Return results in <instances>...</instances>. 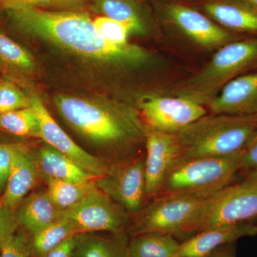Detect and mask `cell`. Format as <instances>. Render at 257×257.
<instances>
[{
  "label": "cell",
  "instance_id": "cell-1",
  "mask_svg": "<svg viewBox=\"0 0 257 257\" xmlns=\"http://www.w3.org/2000/svg\"><path fill=\"white\" fill-rule=\"evenodd\" d=\"M10 28L22 36L46 42L86 61L108 68L145 65L151 55L143 47L118 46L105 40L89 15L75 10L40 8L1 10Z\"/></svg>",
  "mask_w": 257,
  "mask_h": 257
},
{
  "label": "cell",
  "instance_id": "cell-2",
  "mask_svg": "<svg viewBox=\"0 0 257 257\" xmlns=\"http://www.w3.org/2000/svg\"><path fill=\"white\" fill-rule=\"evenodd\" d=\"M56 109L85 143L84 150L114 165L145 151L147 126L138 108L105 97L57 94Z\"/></svg>",
  "mask_w": 257,
  "mask_h": 257
},
{
  "label": "cell",
  "instance_id": "cell-3",
  "mask_svg": "<svg viewBox=\"0 0 257 257\" xmlns=\"http://www.w3.org/2000/svg\"><path fill=\"white\" fill-rule=\"evenodd\" d=\"M256 131L257 116L207 114L175 134L178 159L234 156Z\"/></svg>",
  "mask_w": 257,
  "mask_h": 257
},
{
  "label": "cell",
  "instance_id": "cell-4",
  "mask_svg": "<svg viewBox=\"0 0 257 257\" xmlns=\"http://www.w3.org/2000/svg\"><path fill=\"white\" fill-rule=\"evenodd\" d=\"M242 152L228 157L177 159L166 176L157 197H209L233 183L236 173L241 171Z\"/></svg>",
  "mask_w": 257,
  "mask_h": 257
},
{
  "label": "cell",
  "instance_id": "cell-5",
  "mask_svg": "<svg viewBox=\"0 0 257 257\" xmlns=\"http://www.w3.org/2000/svg\"><path fill=\"white\" fill-rule=\"evenodd\" d=\"M257 65V38L235 40L219 48L199 72L181 87L179 96L204 105L227 83Z\"/></svg>",
  "mask_w": 257,
  "mask_h": 257
},
{
  "label": "cell",
  "instance_id": "cell-6",
  "mask_svg": "<svg viewBox=\"0 0 257 257\" xmlns=\"http://www.w3.org/2000/svg\"><path fill=\"white\" fill-rule=\"evenodd\" d=\"M257 220V183L243 179L211 194L193 219L188 234L216 226Z\"/></svg>",
  "mask_w": 257,
  "mask_h": 257
},
{
  "label": "cell",
  "instance_id": "cell-7",
  "mask_svg": "<svg viewBox=\"0 0 257 257\" xmlns=\"http://www.w3.org/2000/svg\"><path fill=\"white\" fill-rule=\"evenodd\" d=\"M207 197L191 195L160 196L131 214L128 236L157 232L173 236L188 235L193 219Z\"/></svg>",
  "mask_w": 257,
  "mask_h": 257
},
{
  "label": "cell",
  "instance_id": "cell-8",
  "mask_svg": "<svg viewBox=\"0 0 257 257\" xmlns=\"http://www.w3.org/2000/svg\"><path fill=\"white\" fill-rule=\"evenodd\" d=\"M60 216L75 224L81 234L107 231L127 238L132 216L124 208L96 189L78 204L61 211Z\"/></svg>",
  "mask_w": 257,
  "mask_h": 257
},
{
  "label": "cell",
  "instance_id": "cell-9",
  "mask_svg": "<svg viewBox=\"0 0 257 257\" xmlns=\"http://www.w3.org/2000/svg\"><path fill=\"white\" fill-rule=\"evenodd\" d=\"M104 192L130 214L147 204L145 179V151L133 160L110 166L105 175L95 179Z\"/></svg>",
  "mask_w": 257,
  "mask_h": 257
},
{
  "label": "cell",
  "instance_id": "cell-10",
  "mask_svg": "<svg viewBox=\"0 0 257 257\" xmlns=\"http://www.w3.org/2000/svg\"><path fill=\"white\" fill-rule=\"evenodd\" d=\"M138 109L147 127L174 135L207 114L204 105L181 96H145Z\"/></svg>",
  "mask_w": 257,
  "mask_h": 257
},
{
  "label": "cell",
  "instance_id": "cell-11",
  "mask_svg": "<svg viewBox=\"0 0 257 257\" xmlns=\"http://www.w3.org/2000/svg\"><path fill=\"white\" fill-rule=\"evenodd\" d=\"M30 96L31 106L36 112L40 123V139L96 178L105 175L111 165L91 155L76 143L57 124L38 94L32 92Z\"/></svg>",
  "mask_w": 257,
  "mask_h": 257
},
{
  "label": "cell",
  "instance_id": "cell-12",
  "mask_svg": "<svg viewBox=\"0 0 257 257\" xmlns=\"http://www.w3.org/2000/svg\"><path fill=\"white\" fill-rule=\"evenodd\" d=\"M179 148L174 134L147 127L145 141V179L147 200L158 196L165 177L175 161Z\"/></svg>",
  "mask_w": 257,
  "mask_h": 257
},
{
  "label": "cell",
  "instance_id": "cell-13",
  "mask_svg": "<svg viewBox=\"0 0 257 257\" xmlns=\"http://www.w3.org/2000/svg\"><path fill=\"white\" fill-rule=\"evenodd\" d=\"M166 14L184 35L205 48L224 46L237 37L216 25L211 18L196 10L181 5H168Z\"/></svg>",
  "mask_w": 257,
  "mask_h": 257
},
{
  "label": "cell",
  "instance_id": "cell-14",
  "mask_svg": "<svg viewBox=\"0 0 257 257\" xmlns=\"http://www.w3.org/2000/svg\"><path fill=\"white\" fill-rule=\"evenodd\" d=\"M257 236L255 221L224 225L202 230L180 243L173 257H208L224 245L234 243L241 238Z\"/></svg>",
  "mask_w": 257,
  "mask_h": 257
},
{
  "label": "cell",
  "instance_id": "cell-15",
  "mask_svg": "<svg viewBox=\"0 0 257 257\" xmlns=\"http://www.w3.org/2000/svg\"><path fill=\"white\" fill-rule=\"evenodd\" d=\"M207 106L214 114L257 116V72L227 83Z\"/></svg>",
  "mask_w": 257,
  "mask_h": 257
},
{
  "label": "cell",
  "instance_id": "cell-16",
  "mask_svg": "<svg viewBox=\"0 0 257 257\" xmlns=\"http://www.w3.org/2000/svg\"><path fill=\"white\" fill-rule=\"evenodd\" d=\"M41 178L35 155L29 146L19 155L10 171L0 204L16 210L22 200L30 194Z\"/></svg>",
  "mask_w": 257,
  "mask_h": 257
},
{
  "label": "cell",
  "instance_id": "cell-17",
  "mask_svg": "<svg viewBox=\"0 0 257 257\" xmlns=\"http://www.w3.org/2000/svg\"><path fill=\"white\" fill-rule=\"evenodd\" d=\"M37 72L31 52L0 28V75L25 87Z\"/></svg>",
  "mask_w": 257,
  "mask_h": 257
},
{
  "label": "cell",
  "instance_id": "cell-18",
  "mask_svg": "<svg viewBox=\"0 0 257 257\" xmlns=\"http://www.w3.org/2000/svg\"><path fill=\"white\" fill-rule=\"evenodd\" d=\"M32 150L40 176L44 180L52 179L83 183L96 179L47 144Z\"/></svg>",
  "mask_w": 257,
  "mask_h": 257
},
{
  "label": "cell",
  "instance_id": "cell-19",
  "mask_svg": "<svg viewBox=\"0 0 257 257\" xmlns=\"http://www.w3.org/2000/svg\"><path fill=\"white\" fill-rule=\"evenodd\" d=\"M211 20L234 31L257 32V10L241 0H211L203 6Z\"/></svg>",
  "mask_w": 257,
  "mask_h": 257
},
{
  "label": "cell",
  "instance_id": "cell-20",
  "mask_svg": "<svg viewBox=\"0 0 257 257\" xmlns=\"http://www.w3.org/2000/svg\"><path fill=\"white\" fill-rule=\"evenodd\" d=\"M19 226L29 235L35 234L60 218L47 192H31L19 204L16 210Z\"/></svg>",
  "mask_w": 257,
  "mask_h": 257
},
{
  "label": "cell",
  "instance_id": "cell-21",
  "mask_svg": "<svg viewBox=\"0 0 257 257\" xmlns=\"http://www.w3.org/2000/svg\"><path fill=\"white\" fill-rule=\"evenodd\" d=\"M94 11L124 25L130 34L143 36L147 25L138 5L133 0H95Z\"/></svg>",
  "mask_w": 257,
  "mask_h": 257
},
{
  "label": "cell",
  "instance_id": "cell-22",
  "mask_svg": "<svg viewBox=\"0 0 257 257\" xmlns=\"http://www.w3.org/2000/svg\"><path fill=\"white\" fill-rule=\"evenodd\" d=\"M81 234L77 226L68 219L60 216L45 229L29 235L28 247L32 257H44L69 236Z\"/></svg>",
  "mask_w": 257,
  "mask_h": 257
},
{
  "label": "cell",
  "instance_id": "cell-23",
  "mask_svg": "<svg viewBox=\"0 0 257 257\" xmlns=\"http://www.w3.org/2000/svg\"><path fill=\"white\" fill-rule=\"evenodd\" d=\"M179 244L172 235L144 233L130 237L127 249L130 257H173Z\"/></svg>",
  "mask_w": 257,
  "mask_h": 257
},
{
  "label": "cell",
  "instance_id": "cell-24",
  "mask_svg": "<svg viewBox=\"0 0 257 257\" xmlns=\"http://www.w3.org/2000/svg\"><path fill=\"white\" fill-rule=\"evenodd\" d=\"M127 238L103 237L93 233L80 234L72 257H130Z\"/></svg>",
  "mask_w": 257,
  "mask_h": 257
},
{
  "label": "cell",
  "instance_id": "cell-25",
  "mask_svg": "<svg viewBox=\"0 0 257 257\" xmlns=\"http://www.w3.org/2000/svg\"><path fill=\"white\" fill-rule=\"evenodd\" d=\"M47 193L57 209L65 210L78 204L96 189L95 180L83 183L66 182L58 179H45Z\"/></svg>",
  "mask_w": 257,
  "mask_h": 257
},
{
  "label": "cell",
  "instance_id": "cell-26",
  "mask_svg": "<svg viewBox=\"0 0 257 257\" xmlns=\"http://www.w3.org/2000/svg\"><path fill=\"white\" fill-rule=\"evenodd\" d=\"M0 132L26 138H40V123L31 106L0 114Z\"/></svg>",
  "mask_w": 257,
  "mask_h": 257
},
{
  "label": "cell",
  "instance_id": "cell-27",
  "mask_svg": "<svg viewBox=\"0 0 257 257\" xmlns=\"http://www.w3.org/2000/svg\"><path fill=\"white\" fill-rule=\"evenodd\" d=\"M9 78L0 75V114L31 106L30 93Z\"/></svg>",
  "mask_w": 257,
  "mask_h": 257
},
{
  "label": "cell",
  "instance_id": "cell-28",
  "mask_svg": "<svg viewBox=\"0 0 257 257\" xmlns=\"http://www.w3.org/2000/svg\"><path fill=\"white\" fill-rule=\"evenodd\" d=\"M93 20L96 28L108 42L118 46H125L130 44L128 37L130 32L122 24L104 16L96 17Z\"/></svg>",
  "mask_w": 257,
  "mask_h": 257
},
{
  "label": "cell",
  "instance_id": "cell-29",
  "mask_svg": "<svg viewBox=\"0 0 257 257\" xmlns=\"http://www.w3.org/2000/svg\"><path fill=\"white\" fill-rule=\"evenodd\" d=\"M29 146L28 144L22 142L0 143V197L4 192L10 171L15 160Z\"/></svg>",
  "mask_w": 257,
  "mask_h": 257
},
{
  "label": "cell",
  "instance_id": "cell-30",
  "mask_svg": "<svg viewBox=\"0 0 257 257\" xmlns=\"http://www.w3.org/2000/svg\"><path fill=\"white\" fill-rule=\"evenodd\" d=\"M28 232L20 227L0 249V257H32L28 247Z\"/></svg>",
  "mask_w": 257,
  "mask_h": 257
},
{
  "label": "cell",
  "instance_id": "cell-31",
  "mask_svg": "<svg viewBox=\"0 0 257 257\" xmlns=\"http://www.w3.org/2000/svg\"><path fill=\"white\" fill-rule=\"evenodd\" d=\"M19 228L16 211L0 204V249Z\"/></svg>",
  "mask_w": 257,
  "mask_h": 257
},
{
  "label": "cell",
  "instance_id": "cell-32",
  "mask_svg": "<svg viewBox=\"0 0 257 257\" xmlns=\"http://www.w3.org/2000/svg\"><path fill=\"white\" fill-rule=\"evenodd\" d=\"M57 0H0V10L45 8L57 6Z\"/></svg>",
  "mask_w": 257,
  "mask_h": 257
},
{
  "label": "cell",
  "instance_id": "cell-33",
  "mask_svg": "<svg viewBox=\"0 0 257 257\" xmlns=\"http://www.w3.org/2000/svg\"><path fill=\"white\" fill-rule=\"evenodd\" d=\"M257 168V131L243 149L240 159V170L243 172Z\"/></svg>",
  "mask_w": 257,
  "mask_h": 257
},
{
  "label": "cell",
  "instance_id": "cell-34",
  "mask_svg": "<svg viewBox=\"0 0 257 257\" xmlns=\"http://www.w3.org/2000/svg\"><path fill=\"white\" fill-rule=\"evenodd\" d=\"M80 234L73 235L52 248L44 257H72Z\"/></svg>",
  "mask_w": 257,
  "mask_h": 257
},
{
  "label": "cell",
  "instance_id": "cell-35",
  "mask_svg": "<svg viewBox=\"0 0 257 257\" xmlns=\"http://www.w3.org/2000/svg\"><path fill=\"white\" fill-rule=\"evenodd\" d=\"M87 1L88 0H57L56 7L68 10H77L85 4Z\"/></svg>",
  "mask_w": 257,
  "mask_h": 257
},
{
  "label": "cell",
  "instance_id": "cell-36",
  "mask_svg": "<svg viewBox=\"0 0 257 257\" xmlns=\"http://www.w3.org/2000/svg\"><path fill=\"white\" fill-rule=\"evenodd\" d=\"M233 243L224 245L213 251L208 257H235L234 248Z\"/></svg>",
  "mask_w": 257,
  "mask_h": 257
},
{
  "label": "cell",
  "instance_id": "cell-37",
  "mask_svg": "<svg viewBox=\"0 0 257 257\" xmlns=\"http://www.w3.org/2000/svg\"><path fill=\"white\" fill-rule=\"evenodd\" d=\"M244 179L251 181V182H256L257 183V168L246 172Z\"/></svg>",
  "mask_w": 257,
  "mask_h": 257
},
{
  "label": "cell",
  "instance_id": "cell-38",
  "mask_svg": "<svg viewBox=\"0 0 257 257\" xmlns=\"http://www.w3.org/2000/svg\"><path fill=\"white\" fill-rule=\"evenodd\" d=\"M247 4L251 5L257 10V0H241Z\"/></svg>",
  "mask_w": 257,
  "mask_h": 257
},
{
  "label": "cell",
  "instance_id": "cell-39",
  "mask_svg": "<svg viewBox=\"0 0 257 257\" xmlns=\"http://www.w3.org/2000/svg\"><path fill=\"white\" fill-rule=\"evenodd\" d=\"M177 257H178V256H177Z\"/></svg>",
  "mask_w": 257,
  "mask_h": 257
}]
</instances>
